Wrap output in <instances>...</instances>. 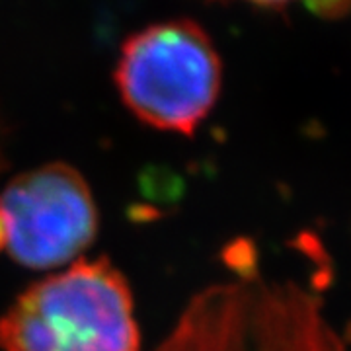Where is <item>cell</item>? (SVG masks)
Masks as SVG:
<instances>
[{
  "instance_id": "6",
  "label": "cell",
  "mask_w": 351,
  "mask_h": 351,
  "mask_svg": "<svg viewBox=\"0 0 351 351\" xmlns=\"http://www.w3.org/2000/svg\"><path fill=\"white\" fill-rule=\"evenodd\" d=\"M254 4H262V6H277V4H283L289 0H250Z\"/></svg>"
},
{
  "instance_id": "2",
  "label": "cell",
  "mask_w": 351,
  "mask_h": 351,
  "mask_svg": "<svg viewBox=\"0 0 351 351\" xmlns=\"http://www.w3.org/2000/svg\"><path fill=\"white\" fill-rule=\"evenodd\" d=\"M115 84L138 121L191 135L219 98L221 59L197 24L162 22L123 43Z\"/></svg>"
},
{
  "instance_id": "4",
  "label": "cell",
  "mask_w": 351,
  "mask_h": 351,
  "mask_svg": "<svg viewBox=\"0 0 351 351\" xmlns=\"http://www.w3.org/2000/svg\"><path fill=\"white\" fill-rule=\"evenodd\" d=\"M4 252L29 269H61L98 237L100 215L84 176L63 162L12 178L0 191Z\"/></svg>"
},
{
  "instance_id": "1",
  "label": "cell",
  "mask_w": 351,
  "mask_h": 351,
  "mask_svg": "<svg viewBox=\"0 0 351 351\" xmlns=\"http://www.w3.org/2000/svg\"><path fill=\"white\" fill-rule=\"evenodd\" d=\"M127 277L108 258L76 262L20 293L0 316V351H138Z\"/></svg>"
},
{
  "instance_id": "3",
  "label": "cell",
  "mask_w": 351,
  "mask_h": 351,
  "mask_svg": "<svg viewBox=\"0 0 351 351\" xmlns=\"http://www.w3.org/2000/svg\"><path fill=\"white\" fill-rule=\"evenodd\" d=\"M154 351H330V341L301 291L240 277L197 293Z\"/></svg>"
},
{
  "instance_id": "5",
  "label": "cell",
  "mask_w": 351,
  "mask_h": 351,
  "mask_svg": "<svg viewBox=\"0 0 351 351\" xmlns=\"http://www.w3.org/2000/svg\"><path fill=\"white\" fill-rule=\"evenodd\" d=\"M306 2L318 14H338L351 6V0H306Z\"/></svg>"
},
{
  "instance_id": "7",
  "label": "cell",
  "mask_w": 351,
  "mask_h": 351,
  "mask_svg": "<svg viewBox=\"0 0 351 351\" xmlns=\"http://www.w3.org/2000/svg\"><path fill=\"white\" fill-rule=\"evenodd\" d=\"M0 166H2V147H0Z\"/></svg>"
}]
</instances>
